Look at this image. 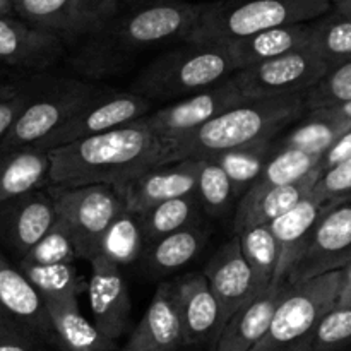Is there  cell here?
Segmentation results:
<instances>
[{"instance_id":"obj_1","label":"cell","mask_w":351,"mask_h":351,"mask_svg":"<svg viewBox=\"0 0 351 351\" xmlns=\"http://www.w3.org/2000/svg\"><path fill=\"white\" fill-rule=\"evenodd\" d=\"M48 153V182L58 187L120 189L151 168L168 165V144L143 119Z\"/></svg>"},{"instance_id":"obj_2","label":"cell","mask_w":351,"mask_h":351,"mask_svg":"<svg viewBox=\"0 0 351 351\" xmlns=\"http://www.w3.org/2000/svg\"><path fill=\"white\" fill-rule=\"evenodd\" d=\"M305 112V95L247 101L168 144V163L206 160L257 141L274 139L291 123L300 122Z\"/></svg>"},{"instance_id":"obj_3","label":"cell","mask_w":351,"mask_h":351,"mask_svg":"<svg viewBox=\"0 0 351 351\" xmlns=\"http://www.w3.org/2000/svg\"><path fill=\"white\" fill-rule=\"evenodd\" d=\"M332 0H235L206 7L187 36L189 43L228 45L274 27L314 23L329 12Z\"/></svg>"},{"instance_id":"obj_4","label":"cell","mask_w":351,"mask_h":351,"mask_svg":"<svg viewBox=\"0 0 351 351\" xmlns=\"http://www.w3.org/2000/svg\"><path fill=\"white\" fill-rule=\"evenodd\" d=\"M235 72L226 45L189 43L151 62L134 82L132 91L149 101L182 99L226 81Z\"/></svg>"},{"instance_id":"obj_5","label":"cell","mask_w":351,"mask_h":351,"mask_svg":"<svg viewBox=\"0 0 351 351\" xmlns=\"http://www.w3.org/2000/svg\"><path fill=\"white\" fill-rule=\"evenodd\" d=\"M341 271L291 285L263 341L252 351H300L317 322L336 307Z\"/></svg>"},{"instance_id":"obj_6","label":"cell","mask_w":351,"mask_h":351,"mask_svg":"<svg viewBox=\"0 0 351 351\" xmlns=\"http://www.w3.org/2000/svg\"><path fill=\"white\" fill-rule=\"evenodd\" d=\"M48 192L55 202L57 219L67 226L74 239L79 259L91 263L98 257L106 230L125 209L120 194L112 185H50Z\"/></svg>"},{"instance_id":"obj_7","label":"cell","mask_w":351,"mask_h":351,"mask_svg":"<svg viewBox=\"0 0 351 351\" xmlns=\"http://www.w3.org/2000/svg\"><path fill=\"white\" fill-rule=\"evenodd\" d=\"M101 91L81 81H64L31 98L0 143V153L36 146L67 123L89 99Z\"/></svg>"},{"instance_id":"obj_8","label":"cell","mask_w":351,"mask_h":351,"mask_svg":"<svg viewBox=\"0 0 351 351\" xmlns=\"http://www.w3.org/2000/svg\"><path fill=\"white\" fill-rule=\"evenodd\" d=\"M331 65L311 48L240 69L232 75L249 101L305 95L331 71Z\"/></svg>"},{"instance_id":"obj_9","label":"cell","mask_w":351,"mask_h":351,"mask_svg":"<svg viewBox=\"0 0 351 351\" xmlns=\"http://www.w3.org/2000/svg\"><path fill=\"white\" fill-rule=\"evenodd\" d=\"M351 263V194L335 199L312 228L288 274L290 285L339 271Z\"/></svg>"},{"instance_id":"obj_10","label":"cell","mask_w":351,"mask_h":351,"mask_svg":"<svg viewBox=\"0 0 351 351\" xmlns=\"http://www.w3.org/2000/svg\"><path fill=\"white\" fill-rule=\"evenodd\" d=\"M151 101L134 91H99L67 123L34 147L51 151L65 144L129 125L149 113Z\"/></svg>"},{"instance_id":"obj_11","label":"cell","mask_w":351,"mask_h":351,"mask_svg":"<svg viewBox=\"0 0 351 351\" xmlns=\"http://www.w3.org/2000/svg\"><path fill=\"white\" fill-rule=\"evenodd\" d=\"M247 101L249 99L240 93L233 77H230L187 98L178 99L165 108L156 110L143 120L165 143L171 144L180 137L201 129L216 117Z\"/></svg>"},{"instance_id":"obj_12","label":"cell","mask_w":351,"mask_h":351,"mask_svg":"<svg viewBox=\"0 0 351 351\" xmlns=\"http://www.w3.org/2000/svg\"><path fill=\"white\" fill-rule=\"evenodd\" d=\"M0 317L33 336L41 345L58 350L47 302L26 274L0 250Z\"/></svg>"},{"instance_id":"obj_13","label":"cell","mask_w":351,"mask_h":351,"mask_svg":"<svg viewBox=\"0 0 351 351\" xmlns=\"http://www.w3.org/2000/svg\"><path fill=\"white\" fill-rule=\"evenodd\" d=\"M208 5L194 3H158L134 12L115 29L120 47L141 48L163 43L173 38L187 40Z\"/></svg>"},{"instance_id":"obj_14","label":"cell","mask_w":351,"mask_h":351,"mask_svg":"<svg viewBox=\"0 0 351 351\" xmlns=\"http://www.w3.org/2000/svg\"><path fill=\"white\" fill-rule=\"evenodd\" d=\"M57 221L51 194L36 189L0 202V242L17 259H23Z\"/></svg>"},{"instance_id":"obj_15","label":"cell","mask_w":351,"mask_h":351,"mask_svg":"<svg viewBox=\"0 0 351 351\" xmlns=\"http://www.w3.org/2000/svg\"><path fill=\"white\" fill-rule=\"evenodd\" d=\"M88 280V298L95 326L110 341L117 343L127 332L130 324L129 287L122 267L98 256L91 261Z\"/></svg>"},{"instance_id":"obj_16","label":"cell","mask_w":351,"mask_h":351,"mask_svg":"<svg viewBox=\"0 0 351 351\" xmlns=\"http://www.w3.org/2000/svg\"><path fill=\"white\" fill-rule=\"evenodd\" d=\"M204 276L219 305V336L237 311L257 295L252 269L243 257L239 235L223 243L213 254L204 269Z\"/></svg>"},{"instance_id":"obj_17","label":"cell","mask_w":351,"mask_h":351,"mask_svg":"<svg viewBox=\"0 0 351 351\" xmlns=\"http://www.w3.org/2000/svg\"><path fill=\"white\" fill-rule=\"evenodd\" d=\"M199 167L201 160H184L161 165L151 168L146 173L139 175L115 191L122 197L125 209L141 215L161 202L194 195Z\"/></svg>"},{"instance_id":"obj_18","label":"cell","mask_w":351,"mask_h":351,"mask_svg":"<svg viewBox=\"0 0 351 351\" xmlns=\"http://www.w3.org/2000/svg\"><path fill=\"white\" fill-rule=\"evenodd\" d=\"M182 348H185V338L175 281L160 283L143 319L119 351H180Z\"/></svg>"},{"instance_id":"obj_19","label":"cell","mask_w":351,"mask_h":351,"mask_svg":"<svg viewBox=\"0 0 351 351\" xmlns=\"http://www.w3.org/2000/svg\"><path fill=\"white\" fill-rule=\"evenodd\" d=\"M290 288L288 281L274 280L266 290L237 311L213 343L211 351H252L266 336L274 314Z\"/></svg>"},{"instance_id":"obj_20","label":"cell","mask_w":351,"mask_h":351,"mask_svg":"<svg viewBox=\"0 0 351 351\" xmlns=\"http://www.w3.org/2000/svg\"><path fill=\"white\" fill-rule=\"evenodd\" d=\"M321 175L322 170L319 168L311 177L297 184L271 185V187L252 185L240 197L239 206H237L235 218H233L235 235H240L250 228H257V226L271 225L274 219L293 209L302 199H305L314 191Z\"/></svg>"},{"instance_id":"obj_21","label":"cell","mask_w":351,"mask_h":351,"mask_svg":"<svg viewBox=\"0 0 351 351\" xmlns=\"http://www.w3.org/2000/svg\"><path fill=\"white\" fill-rule=\"evenodd\" d=\"M185 348H211L218 336L219 305L204 273H189L175 281Z\"/></svg>"},{"instance_id":"obj_22","label":"cell","mask_w":351,"mask_h":351,"mask_svg":"<svg viewBox=\"0 0 351 351\" xmlns=\"http://www.w3.org/2000/svg\"><path fill=\"white\" fill-rule=\"evenodd\" d=\"M64 38L31 26L26 21L0 16V64L17 69H43L64 50Z\"/></svg>"},{"instance_id":"obj_23","label":"cell","mask_w":351,"mask_h":351,"mask_svg":"<svg viewBox=\"0 0 351 351\" xmlns=\"http://www.w3.org/2000/svg\"><path fill=\"white\" fill-rule=\"evenodd\" d=\"M331 202L332 201H326L317 192L312 191L293 209H290L271 223L269 228L276 239L278 249H280V259H278L274 280L287 281L288 274H290L291 267H293L295 261L300 254L302 245Z\"/></svg>"},{"instance_id":"obj_24","label":"cell","mask_w":351,"mask_h":351,"mask_svg":"<svg viewBox=\"0 0 351 351\" xmlns=\"http://www.w3.org/2000/svg\"><path fill=\"white\" fill-rule=\"evenodd\" d=\"M12 7L27 24L60 38L88 33L99 27L86 0H12Z\"/></svg>"},{"instance_id":"obj_25","label":"cell","mask_w":351,"mask_h":351,"mask_svg":"<svg viewBox=\"0 0 351 351\" xmlns=\"http://www.w3.org/2000/svg\"><path fill=\"white\" fill-rule=\"evenodd\" d=\"M311 38L312 23H302L263 31V33L232 41L226 47L235 62L237 71H240L249 65L261 64L271 58L283 57L287 53L308 48Z\"/></svg>"},{"instance_id":"obj_26","label":"cell","mask_w":351,"mask_h":351,"mask_svg":"<svg viewBox=\"0 0 351 351\" xmlns=\"http://www.w3.org/2000/svg\"><path fill=\"white\" fill-rule=\"evenodd\" d=\"M50 175V153L40 147H21L0 153V202L43 187Z\"/></svg>"},{"instance_id":"obj_27","label":"cell","mask_w":351,"mask_h":351,"mask_svg":"<svg viewBox=\"0 0 351 351\" xmlns=\"http://www.w3.org/2000/svg\"><path fill=\"white\" fill-rule=\"evenodd\" d=\"M57 336L58 351H119L84 317L79 300H45Z\"/></svg>"},{"instance_id":"obj_28","label":"cell","mask_w":351,"mask_h":351,"mask_svg":"<svg viewBox=\"0 0 351 351\" xmlns=\"http://www.w3.org/2000/svg\"><path fill=\"white\" fill-rule=\"evenodd\" d=\"M208 230L194 225L151 242L149 249L144 252V267L153 276L175 273L199 256L208 242Z\"/></svg>"},{"instance_id":"obj_29","label":"cell","mask_w":351,"mask_h":351,"mask_svg":"<svg viewBox=\"0 0 351 351\" xmlns=\"http://www.w3.org/2000/svg\"><path fill=\"white\" fill-rule=\"evenodd\" d=\"M273 139H263L237 149L225 151L211 160H215L225 170L232 180L235 194L242 197L263 175L271 154H273Z\"/></svg>"},{"instance_id":"obj_30","label":"cell","mask_w":351,"mask_h":351,"mask_svg":"<svg viewBox=\"0 0 351 351\" xmlns=\"http://www.w3.org/2000/svg\"><path fill=\"white\" fill-rule=\"evenodd\" d=\"M17 266L45 300H79L88 291V281L79 274L74 263L38 266L19 261Z\"/></svg>"},{"instance_id":"obj_31","label":"cell","mask_w":351,"mask_h":351,"mask_svg":"<svg viewBox=\"0 0 351 351\" xmlns=\"http://www.w3.org/2000/svg\"><path fill=\"white\" fill-rule=\"evenodd\" d=\"M199 208H201V202L194 194L161 202L141 213L144 237L147 242H156L171 233L199 225Z\"/></svg>"},{"instance_id":"obj_32","label":"cell","mask_w":351,"mask_h":351,"mask_svg":"<svg viewBox=\"0 0 351 351\" xmlns=\"http://www.w3.org/2000/svg\"><path fill=\"white\" fill-rule=\"evenodd\" d=\"M144 230L137 213L123 209L103 235L98 256L119 267L136 263L144 249Z\"/></svg>"},{"instance_id":"obj_33","label":"cell","mask_w":351,"mask_h":351,"mask_svg":"<svg viewBox=\"0 0 351 351\" xmlns=\"http://www.w3.org/2000/svg\"><path fill=\"white\" fill-rule=\"evenodd\" d=\"M300 122L281 139L280 147H298L324 154L346 130L351 129L350 123L343 122L326 108L314 110Z\"/></svg>"},{"instance_id":"obj_34","label":"cell","mask_w":351,"mask_h":351,"mask_svg":"<svg viewBox=\"0 0 351 351\" xmlns=\"http://www.w3.org/2000/svg\"><path fill=\"white\" fill-rule=\"evenodd\" d=\"M322 156V153L298 147H278V151H273L263 175L254 185L271 187L297 184L319 170Z\"/></svg>"},{"instance_id":"obj_35","label":"cell","mask_w":351,"mask_h":351,"mask_svg":"<svg viewBox=\"0 0 351 351\" xmlns=\"http://www.w3.org/2000/svg\"><path fill=\"white\" fill-rule=\"evenodd\" d=\"M308 48L331 67L351 62V19L335 10L314 21Z\"/></svg>"},{"instance_id":"obj_36","label":"cell","mask_w":351,"mask_h":351,"mask_svg":"<svg viewBox=\"0 0 351 351\" xmlns=\"http://www.w3.org/2000/svg\"><path fill=\"white\" fill-rule=\"evenodd\" d=\"M240 247L245 261L252 269L257 293L266 290L276 276L280 249L269 225L250 228L240 233Z\"/></svg>"},{"instance_id":"obj_37","label":"cell","mask_w":351,"mask_h":351,"mask_svg":"<svg viewBox=\"0 0 351 351\" xmlns=\"http://www.w3.org/2000/svg\"><path fill=\"white\" fill-rule=\"evenodd\" d=\"M195 195L201 202V208L213 218L225 216L237 197L235 189H233L228 175L211 158L201 160Z\"/></svg>"},{"instance_id":"obj_38","label":"cell","mask_w":351,"mask_h":351,"mask_svg":"<svg viewBox=\"0 0 351 351\" xmlns=\"http://www.w3.org/2000/svg\"><path fill=\"white\" fill-rule=\"evenodd\" d=\"M351 350V308L335 307L317 322L300 351Z\"/></svg>"},{"instance_id":"obj_39","label":"cell","mask_w":351,"mask_h":351,"mask_svg":"<svg viewBox=\"0 0 351 351\" xmlns=\"http://www.w3.org/2000/svg\"><path fill=\"white\" fill-rule=\"evenodd\" d=\"M79 259L74 239L62 221H55L50 232L23 257V263L48 266V264L74 263Z\"/></svg>"},{"instance_id":"obj_40","label":"cell","mask_w":351,"mask_h":351,"mask_svg":"<svg viewBox=\"0 0 351 351\" xmlns=\"http://www.w3.org/2000/svg\"><path fill=\"white\" fill-rule=\"evenodd\" d=\"M308 112L351 101V62L332 67L329 74L305 93Z\"/></svg>"},{"instance_id":"obj_41","label":"cell","mask_w":351,"mask_h":351,"mask_svg":"<svg viewBox=\"0 0 351 351\" xmlns=\"http://www.w3.org/2000/svg\"><path fill=\"white\" fill-rule=\"evenodd\" d=\"M321 197L326 201H335V199L345 197L351 194V158L329 168L319 178L317 185L314 189Z\"/></svg>"},{"instance_id":"obj_42","label":"cell","mask_w":351,"mask_h":351,"mask_svg":"<svg viewBox=\"0 0 351 351\" xmlns=\"http://www.w3.org/2000/svg\"><path fill=\"white\" fill-rule=\"evenodd\" d=\"M34 95L16 88H0V143Z\"/></svg>"},{"instance_id":"obj_43","label":"cell","mask_w":351,"mask_h":351,"mask_svg":"<svg viewBox=\"0 0 351 351\" xmlns=\"http://www.w3.org/2000/svg\"><path fill=\"white\" fill-rule=\"evenodd\" d=\"M0 351H43V345L12 322L0 317Z\"/></svg>"},{"instance_id":"obj_44","label":"cell","mask_w":351,"mask_h":351,"mask_svg":"<svg viewBox=\"0 0 351 351\" xmlns=\"http://www.w3.org/2000/svg\"><path fill=\"white\" fill-rule=\"evenodd\" d=\"M350 158H351V129L346 130V132L343 134V136L339 137V139L336 141L328 151H326L319 168H321L322 173H324L326 170L343 163V161L350 160Z\"/></svg>"},{"instance_id":"obj_45","label":"cell","mask_w":351,"mask_h":351,"mask_svg":"<svg viewBox=\"0 0 351 351\" xmlns=\"http://www.w3.org/2000/svg\"><path fill=\"white\" fill-rule=\"evenodd\" d=\"M120 0H86V5H88L91 16L98 21V24L101 26L110 16L117 10Z\"/></svg>"},{"instance_id":"obj_46","label":"cell","mask_w":351,"mask_h":351,"mask_svg":"<svg viewBox=\"0 0 351 351\" xmlns=\"http://www.w3.org/2000/svg\"><path fill=\"white\" fill-rule=\"evenodd\" d=\"M339 271H341V281H339L336 307L351 308V263Z\"/></svg>"},{"instance_id":"obj_47","label":"cell","mask_w":351,"mask_h":351,"mask_svg":"<svg viewBox=\"0 0 351 351\" xmlns=\"http://www.w3.org/2000/svg\"><path fill=\"white\" fill-rule=\"evenodd\" d=\"M332 113L335 117L341 119L343 122L350 123L351 125V101L345 103V105H338V106H331V108H326Z\"/></svg>"},{"instance_id":"obj_48","label":"cell","mask_w":351,"mask_h":351,"mask_svg":"<svg viewBox=\"0 0 351 351\" xmlns=\"http://www.w3.org/2000/svg\"><path fill=\"white\" fill-rule=\"evenodd\" d=\"M335 10L338 14H341V16H345V17H348V19H351V0H348V2L336 3Z\"/></svg>"},{"instance_id":"obj_49","label":"cell","mask_w":351,"mask_h":351,"mask_svg":"<svg viewBox=\"0 0 351 351\" xmlns=\"http://www.w3.org/2000/svg\"><path fill=\"white\" fill-rule=\"evenodd\" d=\"M341 2H348V0H332V5H336V3H341Z\"/></svg>"},{"instance_id":"obj_50","label":"cell","mask_w":351,"mask_h":351,"mask_svg":"<svg viewBox=\"0 0 351 351\" xmlns=\"http://www.w3.org/2000/svg\"><path fill=\"white\" fill-rule=\"evenodd\" d=\"M348 351H351V350H348Z\"/></svg>"}]
</instances>
